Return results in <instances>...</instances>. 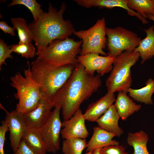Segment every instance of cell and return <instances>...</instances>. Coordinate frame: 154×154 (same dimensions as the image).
Segmentation results:
<instances>
[{"label":"cell","instance_id":"1","mask_svg":"<svg viewBox=\"0 0 154 154\" xmlns=\"http://www.w3.org/2000/svg\"><path fill=\"white\" fill-rule=\"evenodd\" d=\"M99 74L91 75L80 63L75 65L69 78L55 94L52 102L53 107H60L64 120L71 118L102 84Z\"/></svg>","mask_w":154,"mask_h":154},{"label":"cell","instance_id":"2","mask_svg":"<svg viewBox=\"0 0 154 154\" xmlns=\"http://www.w3.org/2000/svg\"><path fill=\"white\" fill-rule=\"evenodd\" d=\"M48 5L47 12H44L36 20L28 24L32 33L38 56L52 41L68 37L75 31L70 21L63 18L66 7L64 2H62L58 11L51 3Z\"/></svg>","mask_w":154,"mask_h":154},{"label":"cell","instance_id":"3","mask_svg":"<svg viewBox=\"0 0 154 154\" xmlns=\"http://www.w3.org/2000/svg\"><path fill=\"white\" fill-rule=\"evenodd\" d=\"M75 65L53 66L36 60L31 63L33 79L40 86L42 96L52 103L57 91L71 75Z\"/></svg>","mask_w":154,"mask_h":154},{"label":"cell","instance_id":"4","mask_svg":"<svg viewBox=\"0 0 154 154\" xmlns=\"http://www.w3.org/2000/svg\"><path fill=\"white\" fill-rule=\"evenodd\" d=\"M27 64L28 68L24 70V77L19 72L10 78L11 86L17 91L15 97L19 100L15 110L23 114L35 108L43 97L39 85L32 77L29 61Z\"/></svg>","mask_w":154,"mask_h":154},{"label":"cell","instance_id":"5","mask_svg":"<svg viewBox=\"0 0 154 154\" xmlns=\"http://www.w3.org/2000/svg\"><path fill=\"white\" fill-rule=\"evenodd\" d=\"M82 40L76 41L68 37L52 41L38 56L36 60L55 66L78 63L77 55L80 52Z\"/></svg>","mask_w":154,"mask_h":154},{"label":"cell","instance_id":"6","mask_svg":"<svg viewBox=\"0 0 154 154\" xmlns=\"http://www.w3.org/2000/svg\"><path fill=\"white\" fill-rule=\"evenodd\" d=\"M140 57L139 53L134 50L125 51L115 57L112 69L106 81L107 92H127L132 82L131 68Z\"/></svg>","mask_w":154,"mask_h":154},{"label":"cell","instance_id":"7","mask_svg":"<svg viewBox=\"0 0 154 154\" xmlns=\"http://www.w3.org/2000/svg\"><path fill=\"white\" fill-rule=\"evenodd\" d=\"M106 27L105 20L103 17L87 30L74 31L73 34L82 41L80 56L92 53L107 56L103 50L107 46Z\"/></svg>","mask_w":154,"mask_h":154},{"label":"cell","instance_id":"8","mask_svg":"<svg viewBox=\"0 0 154 154\" xmlns=\"http://www.w3.org/2000/svg\"><path fill=\"white\" fill-rule=\"evenodd\" d=\"M108 56L116 57L123 52L134 50L142 40L137 34L122 27L106 28Z\"/></svg>","mask_w":154,"mask_h":154},{"label":"cell","instance_id":"9","mask_svg":"<svg viewBox=\"0 0 154 154\" xmlns=\"http://www.w3.org/2000/svg\"><path fill=\"white\" fill-rule=\"evenodd\" d=\"M61 108H54L44 123L39 129L47 152L56 153L60 149V136L62 122L60 118Z\"/></svg>","mask_w":154,"mask_h":154},{"label":"cell","instance_id":"10","mask_svg":"<svg viewBox=\"0 0 154 154\" xmlns=\"http://www.w3.org/2000/svg\"><path fill=\"white\" fill-rule=\"evenodd\" d=\"M115 57L100 56L96 53H90L77 56L79 63L84 67L89 74L94 75L95 71L101 76L111 71Z\"/></svg>","mask_w":154,"mask_h":154},{"label":"cell","instance_id":"11","mask_svg":"<svg viewBox=\"0 0 154 154\" xmlns=\"http://www.w3.org/2000/svg\"><path fill=\"white\" fill-rule=\"evenodd\" d=\"M0 107L6 113L5 120L9 131L10 146L13 152L19 146L27 126L23 114L15 110L10 112L0 104Z\"/></svg>","mask_w":154,"mask_h":154},{"label":"cell","instance_id":"12","mask_svg":"<svg viewBox=\"0 0 154 154\" xmlns=\"http://www.w3.org/2000/svg\"><path fill=\"white\" fill-rule=\"evenodd\" d=\"M86 119L80 108L72 116L67 120L62 122L61 135L62 138L66 139L72 138L86 139L89 133L85 124Z\"/></svg>","mask_w":154,"mask_h":154},{"label":"cell","instance_id":"13","mask_svg":"<svg viewBox=\"0 0 154 154\" xmlns=\"http://www.w3.org/2000/svg\"><path fill=\"white\" fill-rule=\"evenodd\" d=\"M53 107L52 104L43 97L35 108L23 114L27 127L39 129L47 120Z\"/></svg>","mask_w":154,"mask_h":154},{"label":"cell","instance_id":"14","mask_svg":"<svg viewBox=\"0 0 154 154\" xmlns=\"http://www.w3.org/2000/svg\"><path fill=\"white\" fill-rule=\"evenodd\" d=\"M74 1L79 5L86 8L93 7L109 9L115 7L121 8L125 9L129 15L137 17L143 24H146L149 22L137 12L129 7L127 0H75Z\"/></svg>","mask_w":154,"mask_h":154},{"label":"cell","instance_id":"15","mask_svg":"<svg viewBox=\"0 0 154 154\" xmlns=\"http://www.w3.org/2000/svg\"><path fill=\"white\" fill-rule=\"evenodd\" d=\"M115 101L114 93L107 92L98 100L88 105L84 114L86 120L89 121H96Z\"/></svg>","mask_w":154,"mask_h":154},{"label":"cell","instance_id":"16","mask_svg":"<svg viewBox=\"0 0 154 154\" xmlns=\"http://www.w3.org/2000/svg\"><path fill=\"white\" fill-rule=\"evenodd\" d=\"M93 133L87 143L86 151H92L97 148H102L111 145H117L119 142L112 139L114 134L98 126L93 128Z\"/></svg>","mask_w":154,"mask_h":154},{"label":"cell","instance_id":"17","mask_svg":"<svg viewBox=\"0 0 154 154\" xmlns=\"http://www.w3.org/2000/svg\"><path fill=\"white\" fill-rule=\"evenodd\" d=\"M120 117L114 104L96 121L100 127L120 137L124 131L119 127L118 122Z\"/></svg>","mask_w":154,"mask_h":154},{"label":"cell","instance_id":"18","mask_svg":"<svg viewBox=\"0 0 154 154\" xmlns=\"http://www.w3.org/2000/svg\"><path fill=\"white\" fill-rule=\"evenodd\" d=\"M114 104L120 117L126 121L128 117L135 112L139 110L141 105L136 104L127 94L119 92Z\"/></svg>","mask_w":154,"mask_h":154},{"label":"cell","instance_id":"19","mask_svg":"<svg viewBox=\"0 0 154 154\" xmlns=\"http://www.w3.org/2000/svg\"><path fill=\"white\" fill-rule=\"evenodd\" d=\"M21 140L35 154H46V148L39 129L27 127Z\"/></svg>","mask_w":154,"mask_h":154},{"label":"cell","instance_id":"20","mask_svg":"<svg viewBox=\"0 0 154 154\" xmlns=\"http://www.w3.org/2000/svg\"><path fill=\"white\" fill-rule=\"evenodd\" d=\"M144 30L146 37L141 40L139 46L134 49L139 53L142 59L141 64L154 56V26H150Z\"/></svg>","mask_w":154,"mask_h":154},{"label":"cell","instance_id":"21","mask_svg":"<svg viewBox=\"0 0 154 154\" xmlns=\"http://www.w3.org/2000/svg\"><path fill=\"white\" fill-rule=\"evenodd\" d=\"M127 92L130 97L137 102L153 105L151 97L154 93V80L148 79L145 83V86L141 88L135 89L130 88Z\"/></svg>","mask_w":154,"mask_h":154},{"label":"cell","instance_id":"22","mask_svg":"<svg viewBox=\"0 0 154 154\" xmlns=\"http://www.w3.org/2000/svg\"><path fill=\"white\" fill-rule=\"evenodd\" d=\"M148 140V134L142 130L129 132L127 139V144L133 148L132 154H149L147 145Z\"/></svg>","mask_w":154,"mask_h":154},{"label":"cell","instance_id":"23","mask_svg":"<svg viewBox=\"0 0 154 154\" xmlns=\"http://www.w3.org/2000/svg\"><path fill=\"white\" fill-rule=\"evenodd\" d=\"M11 22L18 32L19 41L18 44L32 43L33 40L32 32L24 19L21 17H11Z\"/></svg>","mask_w":154,"mask_h":154},{"label":"cell","instance_id":"24","mask_svg":"<svg viewBox=\"0 0 154 154\" xmlns=\"http://www.w3.org/2000/svg\"><path fill=\"white\" fill-rule=\"evenodd\" d=\"M86 139L72 138L64 139L62 151L63 154H82L87 147Z\"/></svg>","mask_w":154,"mask_h":154},{"label":"cell","instance_id":"25","mask_svg":"<svg viewBox=\"0 0 154 154\" xmlns=\"http://www.w3.org/2000/svg\"><path fill=\"white\" fill-rule=\"evenodd\" d=\"M129 7L135 10L145 19L148 18L146 14L154 16V1L153 0H127Z\"/></svg>","mask_w":154,"mask_h":154},{"label":"cell","instance_id":"26","mask_svg":"<svg viewBox=\"0 0 154 154\" xmlns=\"http://www.w3.org/2000/svg\"><path fill=\"white\" fill-rule=\"evenodd\" d=\"M18 5H23L29 10L33 15L34 21L36 20L44 12L41 8V5L36 0H12L7 6Z\"/></svg>","mask_w":154,"mask_h":154},{"label":"cell","instance_id":"27","mask_svg":"<svg viewBox=\"0 0 154 154\" xmlns=\"http://www.w3.org/2000/svg\"><path fill=\"white\" fill-rule=\"evenodd\" d=\"M10 47L13 52L27 59L33 58L37 54L35 47L32 43L15 44Z\"/></svg>","mask_w":154,"mask_h":154},{"label":"cell","instance_id":"28","mask_svg":"<svg viewBox=\"0 0 154 154\" xmlns=\"http://www.w3.org/2000/svg\"><path fill=\"white\" fill-rule=\"evenodd\" d=\"M13 52L10 46H7L3 39L0 38V69L3 64H5V60L9 58H13L11 55Z\"/></svg>","mask_w":154,"mask_h":154},{"label":"cell","instance_id":"29","mask_svg":"<svg viewBox=\"0 0 154 154\" xmlns=\"http://www.w3.org/2000/svg\"><path fill=\"white\" fill-rule=\"evenodd\" d=\"M100 154H128L122 145H111L101 148Z\"/></svg>","mask_w":154,"mask_h":154},{"label":"cell","instance_id":"30","mask_svg":"<svg viewBox=\"0 0 154 154\" xmlns=\"http://www.w3.org/2000/svg\"><path fill=\"white\" fill-rule=\"evenodd\" d=\"M1 123V125L0 126V154H5L4 145L6 140L5 134L9 130L5 120L2 121Z\"/></svg>","mask_w":154,"mask_h":154},{"label":"cell","instance_id":"31","mask_svg":"<svg viewBox=\"0 0 154 154\" xmlns=\"http://www.w3.org/2000/svg\"><path fill=\"white\" fill-rule=\"evenodd\" d=\"M12 154H35L26 145L24 142L21 140L17 149Z\"/></svg>","mask_w":154,"mask_h":154},{"label":"cell","instance_id":"32","mask_svg":"<svg viewBox=\"0 0 154 154\" xmlns=\"http://www.w3.org/2000/svg\"><path fill=\"white\" fill-rule=\"evenodd\" d=\"M0 29L5 34H9L12 36L15 35L14 28L9 26L7 22L4 21H0Z\"/></svg>","mask_w":154,"mask_h":154},{"label":"cell","instance_id":"33","mask_svg":"<svg viewBox=\"0 0 154 154\" xmlns=\"http://www.w3.org/2000/svg\"><path fill=\"white\" fill-rule=\"evenodd\" d=\"M101 148H97L94 150L92 151V154H100V150Z\"/></svg>","mask_w":154,"mask_h":154},{"label":"cell","instance_id":"34","mask_svg":"<svg viewBox=\"0 0 154 154\" xmlns=\"http://www.w3.org/2000/svg\"><path fill=\"white\" fill-rule=\"evenodd\" d=\"M146 15L149 19L152 20L154 21V16L149 14L147 13Z\"/></svg>","mask_w":154,"mask_h":154},{"label":"cell","instance_id":"35","mask_svg":"<svg viewBox=\"0 0 154 154\" xmlns=\"http://www.w3.org/2000/svg\"><path fill=\"white\" fill-rule=\"evenodd\" d=\"M92 151L88 152L85 154H92Z\"/></svg>","mask_w":154,"mask_h":154},{"label":"cell","instance_id":"36","mask_svg":"<svg viewBox=\"0 0 154 154\" xmlns=\"http://www.w3.org/2000/svg\"><path fill=\"white\" fill-rule=\"evenodd\" d=\"M154 1V0H153Z\"/></svg>","mask_w":154,"mask_h":154}]
</instances>
